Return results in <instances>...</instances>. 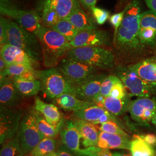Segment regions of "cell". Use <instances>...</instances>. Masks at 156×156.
<instances>
[{"instance_id":"obj_13","label":"cell","mask_w":156,"mask_h":156,"mask_svg":"<svg viewBox=\"0 0 156 156\" xmlns=\"http://www.w3.org/2000/svg\"><path fill=\"white\" fill-rule=\"evenodd\" d=\"M1 57L3 58L7 66L21 64L34 67L37 62L24 50L9 44L1 47Z\"/></svg>"},{"instance_id":"obj_24","label":"cell","mask_w":156,"mask_h":156,"mask_svg":"<svg viewBox=\"0 0 156 156\" xmlns=\"http://www.w3.org/2000/svg\"><path fill=\"white\" fill-rule=\"evenodd\" d=\"M109 113V112L103 108L93 105L73 112V115L76 119L87 121L94 124L103 115Z\"/></svg>"},{"instance_id":"obj_12","label":"cell","mask_w":156,"mask_h":156,"mask_svg":"<svg viewBox=\"0 0 156 156\" xmlns=\"http://www.w3.org/2000/svg\"><path fill=\"white\" fill-rule=\"evenodd\" d=\"M23 97L17 89L13 78L6 77L0 80L1 106L15 108L22 102Z\"/></svg>"},{"instance_id":"obj_40","label":"cell","mask_w":156,"mask_h":156,"mask_svg":"<svg viewBox=\"0 0 156 156\" xmlns=\"http://www.w3.org/2000/svg\"><path fill=\"white\" fill-rule=\"evenodd\" d=\"M91 12L95 22L100 25L104 24L109 18V12L104 9L95 6Z\"/></svg>"},{"instance_id":"obj_33","label":"cell","mask_w":156,"mask_h":156,"mask_svg":"<svg viewBox=\"0 0 156 156\" xmlns=\"http://www.w3.org/2000/svg\"><path fill=\"white\" fill-rule=\"evenodd\" d=\"M76 155L78 156H113V153L109 149L100 148L95 146L80 149Z\"/></svg>"},{"instance_id":"obj_47","label":"cell","mask_w":156,"mask_h":156,"mask_svg":"<svg viewBox=\"0 0 156 156\" xmlns=\"http://www.w3.org/2000/svg\"><path fill=\"white\" fill-rule=\"evenodd\" d=\"M147 6L151 11L156 13V0H145Z\"/></svg>"},{"instance_id":"obj_27","label":"cell","mask_w":156,"mask_h":156,"mask_svg":"<svg viewBox=\"0 0 156 156\" xmlns=\"http://www.w3.org/2000/svg\"><path fill=\"white\" fill-rule=\"evenodd\" d=\"M81 6L78 0H59L53 5L52 9H54L61 20H67Z\"/></svg>"},{"instance_id":"obj_3","label":"cell","mask_w":156,"mask_h":156,"mask_svg":"<svg viewBox=\"0 0 156 156\" xmlns=\"http://www.w3.org/2000/svg\"><path fill=\"white\" fill-rule=\"evenodd\" d=\"M8 44L24 50L34 61H43L41 45L34 34L11 20L6 19Z\"/></svg>"},{"instance_id":"obj_26","label":"cell","mask_w":156,"mask_h":156,"mask_svg":"<svg viewBox=\"0 0 156 156\" xmlns=\"http://www.w3.org/2000/svg\"><path fill=\"white\" fill-rule=\"evenodd\" d=\"M13 79L17 89L24 97L36 95L42 89V84L39 80H27L19 78Z\"/></svg>"},{"instance_id":"obj_52","label":"cell","mask_w":156,"mask_h":156,"mask_svg":"<svg viewBox=\"0 0 156 156\" xmlns=\"http://www.w3.org/2000/svg\"><path fill=\"white\" fill-rule=\"evenodd\" d=\"M122 2H124V1H126V0H120Z\"/></svg>"},{"instance_id":"obj_21","label":"cell","mask_w":156,"mask_h":156,"mask_svg":"<svg viewBox=\"0 0 156 156\" xmlns=\"http://www.w3.org/2000/svg\"><path fill=\"white\" fill-rule=\"evenodd\" d=\"M67 20L80 31L97 29L94 20L81 7L77 9Z\"/></svg>"},{"instance_id":"obj_25","label":"cell","mask_w":156,"mask_h":156,"mask_svg":"<svg viewBox=\"0 0 156 156\" xmlns=\"http://www.w3.org/2000/svg\"><path fill=\"white\" fill-rule=\"evenodd\" d=\"M129 102L127 97L123 99H117L108 96L105 98L101 107L105 109L112 115L117 116L128 111Z\"/></svg>"},{"instance_id":"obj_11","label":"cell","mask_w":156,"mask_h":156,"mask_svg":"<svg viewBox=\"0 0 156 156\" xmlns=\"http://www.w3.org/2000/svg\"><path fill=\"white\" fill-rule=\"evenodd\" d=\"M107 34L102 31L95 30L80 31L75 38L70 42L72 48L81 47H100L108 42Z\"/></svg>"},{"instance_id":"obj_20","label":"cell","mask_w":156,"mask_h":156,"mask_svg":"<svg viewBox=\"0 0 156 156\" xmlns=\"http://www.w3.org/2000/svg\"><path fill=\"white\" fill-rule=\"evenodd\" d=\"M146 110H151L156 113V101L148 98H140L131 101L128 105V111L131 117L139 123L143 112Z\"/></svg>"},{"instance_id":"obj_2","label":"cell","mask_w":156,"mask_h":156,"mask_svg":"<svg viewBox=\"0 0 156 156\" xmlns=\"http://www.w3.org/2000/svg\"><path fill=\"white\" fill-rule=\"evenodd\" d=\"M40 42L43 55V64L46 68L58 66L72 49L70 42L52 28L41 26L35 34Z\"/></svg>"},{"instance_id":"obj_16","label":"cell","mask_w":156,"mask_h":156,"mask_svg":"<svg viewBox=\"0 0 156 156\" xmlns=\"http://www.w3.org/2000/svg\"><path fill=\"white\" fill-rule=\"evenodd\" d=\"M97 146L107 149H120L129 150L131 141L128 140V137L101 131L99 133Z\"/></svg>"},{"instance_id":"obj_8","label":"cell","mask_w":156,"mask_h":156,"mask_svg":"<svg viewBox=\"0 0 156 156\" xmlns=\"http://www.w3.org/2000/svg\"><path fill=\"white\" fill-rule=\"evenodd\" d=\"M117 76L122 81L130 97L137 96L148 98L151 96L156 83L146 82L139 77L137 74L129 68L120 67L117 69Z\"/></svg>"},{"instance_id":"obj_45","label":"cell","mask_w":156,"mask_h":156,"mask_svg":"<svg viewBox=\"0 0 156 156\" xmlns=\"http://www.w3.org/2000/svg\"><path fill=\"white\" fill-rule=\"evenodd\" d=\"M79 2L84 8L91 11V9L95 6L97 0H78Z\"/></svg>"},{"instance_id":"obj_35","label":"cell","mask_w":156,"mask_h":156,"mask_svg":"<svg viewBox=\"0 0 156 156\" xmlns=\"http://www.w3.org/2000/svg\"><path fill=\"white\" fill-rule=\"evenodd\" d=\"M140 28H151L156 32V13L151 11L142 13Z\"/></svg>"},{"instance_id":"obj_30","label":"cell","mask_w":156,"mask_h":156,"mask_svg":"<svg viewBox=\"0 0 156 156\" xmlns=\"http://www.w3.org/2000/svg\"><path fill=\"white\" fill-rule=\"evenodd\" d=\"M23 152L17 135L13 138L6 141L1 149L0 156H24Z\"/></svg>"},{"instance_id":"obj_18","label":"cell","mask_w":156,"mask_h":156,"mask_svg":"<svg viewBox=\"0 0 156 156\" xmlns=\"http://www.w3.org/2000/svg\"><path fill=\"white\" fill-rule=\"evenodd\" d=\"M34 109L52 126H57L63 119L62 112L56 105L46 103L38 98H35L34 101Z\"/></svg>"},{"instance_id":"obj_38","label":"cell","mask_w":156,"mask_h":156,"mask_svg":"<svg viewBox=\"0 0 156 156\" xmlns=\"http://www.w3.org/2000/svg\"><path fill=\"white\" fill-rule=\"evenodd\" d=\"M120 80V78L115 75H109L105 78L101 84L100 94L104 97L109 96L111 91L114 84Z\"/></svg>"},{"instance_id":"obj_43","label":"cell","mask_w":156,"mask_h":156,"mask_svg":"<svg viewBox=\"0 0 156 156\" xmlns=\"http://www.w3.org/2000/svg\"><path fill=\"white\" fill-rule=\"evenodd\" d=\"M56 153L57 156H75V154L64 145L60 146L56 150Z\"/></svg>"},{"instance_id":"obj_36","label":"cell","mask_w":156,"mask_h":156,"mask_svg":"<svg viewBox=\"0 0 156 156\" xmlns=\"http://www.w3.org/2000/svg\"><path fill=\"white\" fill-rule=\"evenodd\" d=\"M101 131L105 132L110 134H117L123 136L128 137V134H127L124 130L120 128L115 122L111 120L106 123L101 124L100 127L99 128Z\"/></svg>"},{"instance_id":"obj_10","label":"cell","mask_w":156,"mask_h":156,"mask_svg":"<svg viewBox=\"0 0 156 156\" xmlns=\"http://www.w3.org/2000/svg\"><path fill=\"white\" fill-rule=\"evenodd\" d=\"M1 15L16 20L19 24L31 33H37L41 25V19L35 12L19 9L12 5L8 0H0Z\"/></svg>"},{"instance_id":"obj_29","label":"cell","mask_w":156,"mask_h":156,"mask_svg":"<svg viewBox=\"0 0 156 156\" xmlns=\"http://www.w3.org/2000/svg\"><path fill=\"white\" fill-rule=\"evenodd\" d=\"M57 141L55 138L45 137L28 154L30 156H46L55 152Z\"/></svg>"},{"instance_id":"obj_7","label":"cell","mask_w":156,"mask_h":156,"mask_svg":"<svg viewBox=\"0 0 156 156\" xmlns=\"http://www.w3.org/2000/svg\"><path fill=\"white\" fill-rule=\"evenodd\" d=\"M58 69L75 87L94 76L98 69L67 57L63 58L59 63Z\"/></svg>"},{"instance_id":"obj_51","label":"cell","mask_w":156,"mask_h":156,"mask_svg":"<svg viewBox=\"0 0 156 156\" xmlns=\"http://www.w3.org/2000/svg\"><path fill=\"white\" fill-rule=\"evenodd\" d=\"M57 156V154H56V151L55 152H53V153H50L49 154H48V155H47V156Z\"/></svg>"},{"instance_id":"obj_14","label":"cell","mask_w":156,"mask_h":156,"mask_svg":"<svg viewBox=\"0 0 156 156\" xmlns=\"http://www.w3.org/2000/svg\"><path fill=\"white\" fill-rule=\"evenodd\" d=\"M63 145L76 154L80 149V134L77 126L73 120H65L60 133Z\"/></svg>"},{"instance_id":"obj_9","label":"cell","mask_w":156,"mask_h":156,"mask_svg":"<svg viewBox=\"0 0 156 156\" xmlns=\"http://www.w3.org/2000/svg\"><path fill=\"white\" fill-rule=\"evenodd\" d=\"M24 112L22 109L1 106L0 108V144L16 136Z\"/></svg>"},{"instance_id":"obj_4","label":"cell","mask_w":156,"mask_h":156,"mask_svg":"<svg viewBox=\"0 0 156 156\" xmlns=\"http://www.w3.org/2000/svg\"><path fill=\"white\" fill-rule=\"evenodd\" d=\"M66 56L97 69H109L115 65L113 54L101 47L73 48Z\"/></svg>"},{"instance_id":"obj_49","label":"cell","mask_w":156,"mask_h":156,"mask_svg":"<svg viewBox=\"0 0 156 156\" xmlns=\"http://www.w3.org/2000/svg\"><path fill=\"white\" fill-rule=\"evenodd\" d=\"M113 156H132L130 154H125L123 153H120V152H116L113 153Z\"/></svg>"},{"instance_id":"obj_53","label":"cell","mask_w":156,"mask_h":156,"mask_svg":"<svg viewBox=\"0 0 156 156\" xmlns=\"http://www.w3.org/2000/svg\"><path fill=\"white\" fill-rule=\"evenodd\" d=\"M24 156H30L29 154H25Z\"/></svg>"},{"instance_id":"obj_37","label":"cell","mask_w":156,"mask_h":156,"mask_svg":"<svg viewBox=\"0 0 156 156\" xmlns=\"http://www.w3.org/2000/svg\"><path fill=\"white\" fill-rule=\"evenodd\" d=\"M60 20V18L58 16L54 9L43 11L42 21L46 25V27L52 28Z\"/></svg>"},{"instance_id":"obj_41","label":"cell","mask_w":156,"mask_h":156,"mask_svg":"<svg viewBox=\"0 0 156 156\" xmlns=\"http://www.w3.org/2000/svg\"><path fill=\"white\" fill-rule=\"evenodd\" d=\"M125 11H126V10L124 8L122 11L113 15L109 18L110 23H111L112 25L115 28L114 35H115L117 33L118 29L123 22V18H124V14H125Z\"/></svg>"},{"instance_id":"obj_28","label":"cell","mask_w":156,"mask_h":156,"mask_svg":"<svg viewBox=\"0 0 156 156\" xmlns=\"http://www.w3.org/2000/svg\"><path fill=\"white\" fill-rule=\"evenodd\" d=\"M129 150L132 156H155V151L152 146L139 135H135L131 141Z\"/></svg>"},{"instance_id":"obj_23","label":"cell","mask_w":156,"mask_h":156,"mask_svg":"<svg viewBox=\"0 0 156 156\" xmlns=\"http://www.w3.org/2000/svg\"><path fill=\"white\" fill-rule=\"evenodd\" d=\"M128 68L146 82L156 84V64L146 60L138 62Z\"/></svg>"},{"instance_id":"obj_42","label":"cell","mask_w":156,"mask_h":156,"mask_svg":"<svg viewBox=\"0 0 156 156\" xmlns=\"http://www.w3.org/2000/svg\"><path fill=\"white\" fill-rule=\"evenodd\" d=\"M8 44L6 19L2 17L0 19V45L1 47Z\"/></svg>"},{"instance_id":"obj_54","label":"cell","mask_w":156,"mask_h":156,"mask_svg":"<svg viewBox=\"0 0 156 156\" xmlns=\"http://www.w3.org/2000/svg\"><path fill=\"white\" fill-rule=\"evenodd\" d=\"M155 60H156V58H155Z\"/></svg>"},{"instance_id":"obj_22","label":"cell","mask_w":156,"mask_h":156,"mask_svg":"<svg viewBox=\"0 0 156 156\" xmlns=\"http://www.w3.org/2000/svg\"><path fill=\"white\" fill-rule=\"evenodd\" d=\"M33 113L37 127L41 133L43 134L45 137L55 138L57 136L58 134H60L65 122L64 118L57 126H55L51 125L50 123L48 122L45 117L39 112L33 111Z\"/></svg>"},{"instance_id":"obj_34","label":"cell","mask_w":156,"mask_h":156,"mask_svg":"<svg viewBox=\"0 0 156 156\" xmlns=\"http://www.w3.org/2000/svg\"><path fill=\"white\" fill-rule=\"evenodd\" d=\"M138 37L141 44H154L156 41V31L151 28H140Z\"/></svg>"},{"instance_id":"obj_17","label":"cell","mask_w":156,"mask_h":156,"mask_svg":"<svg viewBox=\"0 0 156 156\" xmlns=\"http://www.w3.org/2000/svg\"><path fill=\"white\" fill-rule=\"evenodd\" d=\"M79 130L82 144L85 147L97 145L99 133L96 125L87 121L76 119L73 120Z\"/></svg>"},{"instance_id":"obj_31","label":"cell","mask_w":156,"mask_h":156,"mask_svg":"<svg viewBox=\"0 0 156 156\" xmlns=\"http://www.w3.org/2000/svg\"><path fill=\"white\" fill-rule=\"evenodd\" d=\"M51 28L61 34L69 42H71L80 32V31L68 20H60Z\"/></svg>"},{"instance_id":"obj_32","label":"cell","mask_w":156,"mask_h":156,"mask_svg":"<svg viewBox=\"0 0 156 156\" xmlns=\"http://www.w3.org/2000/svg\"><path fill=\"white\" fill-rule=\"evenodd\" d=\"M34 68L33 66L26 64H12L7 66L5 71L2 73H0V79L1 80H2L6 77L16 78L28 71V70Z\"/></svg>"},{"instance_id":"obj_46","label":"cell","mask_w":156,"mask_h":156,"mask_svg":"<svg viewBox=\"0 0 156 156\" xmlns=\"http://www.w3.org/2000/svg\"><path fill=\"white\" fill-rule=\"evenodd\" d=\"M59 0H44L43 2V11L52 9L53 5Z\"/></svg>"},{"instance_id":"obj_19","label":"cell","mask_w":156,"mask_h":156,"mask_svg":"<svg viewBox=\"0 0 156 156\" xmlns=\"http://www.w3.org/2000/svg\"><path fill=\"white\" fill-rule=\"evenodd\" d=\"M54 101L62 109L73 112L95 105L93 102L80 100L72 94L61 95L54 99Z\"/></svg>"},{"instance_id":"obj_39","label":"cell","mask_w":156,"mask_h":156,"mask_svg":"<svg viewBox=\"0 0 156 156\" xmlns=\"http://www.w3.org/2000/svg\"><path fill=\"white\" fill-rule=\"evenodd\" d=\"M127 95L124 85L122 81L120 79L114 84L111 91L109 96L117 99H123L127 97Z\"/></svg>"},{"instance_id":"obj_44","label":"cell","mask_w":156,"mask_h":156,"mask_svg":"<svg viewBox=\"0 0 156 156\" xmlns=\"http://www.w3.org/2000/svg\"><path fill=\"white\" fill-rule=\"evenodd\" d=\"M141 138L146 143L151 146H156V136L153 134H147L145 135H141Z\"/></svg>"},{"instance_id":"obj_6","label":"cell","mask_w":156,"mask_h":156,"mask_svg":"<svg viewBox=\"0 0 156 156\" xmlns=\"http://www.w3.org/2000/svg\"><path fill=\"white\" fill-rule=\"evenodd\" d=\"M17 135L25 154H28L45 138L37 127L33 111L24 112Z\"/></svg>"},{"instance_id":"obj_48","label":"cell","mask_w":156,"mask_h":156,"mask_svg":"<svg viewBox=\"0 0 156 156\" xmlns=\"http://www.w3.org/2000/svg\"><path fill=\"white\" fill-rule=\"evenodd\" d=\"M7 67L5 62L2 57L0 58V73H3Z\"/></svg>"},{"instance_id":"obj_15","label":"cell","mask_w":156,"mask_h":156,"mask_svg":"<svg viewBox=\"0 0 156 156\" xmlns=\"http://www.w3.org/2000/svg\"><path fill=\"white\" fill-rule=\"evenodd\" d=\"M105 78L101 75H95L83 83L76 86L75 95L80 100L92 102L95 97L100 94L101 84Z\"/></svg>"},{"instance_id":"obj_1","label":"cell","mask_w":156,"mask_h":156,"mask_svg":"<svg viewBox=\"0 0 156 156\" xmlns=\"http://www.w3.org/2000/svg\"><path fill=\"white\" fill-rule=\"evenodd\" d=\"M124 8L123 22L114 35V44L120 52L129 53L138 50L141 45L138 34L142 13L140 2L136 0L131 1Z\"/></svg>"},{"instance_id":"obj_5","label":"cell","mask_w":156,"mask_h":156,"mask_svg":"<svg viewBox=\"0 0 156 156\" xmlns=\"http://www.w3.org/2000/svg\"><path fill=\"white\" fill-rule=\"evenodd\" d=\"M38 79L42 82V89L50 99H55L64 94L75 95V87L55 67L38 71Z\"/></svg>"},{"instance_id":"obj_50","label":"cell","mask_w":156,"mask_h":156,"mask_svg":"<svg viewBox=\"0 0 156 156\" xmlns=\"http://www.w3.org/2000/svg\"><path fill=\"white\" fill-rule=\"evenodd\" d=\"M151 121H152V123H153L156 126V114L154 115V116L153 117V119L151 120Z\"/></svg>"}]
</instances>
